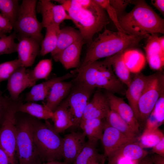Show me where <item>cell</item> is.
<instances>
[{
    "instance_id": "cell-1",
    "label": "cell",
    "mask_w": 164,
    "mask_h": 164,
    "mask_svg": "<svg viewBox=\"0 0 164 164\" xmlns=\"http://www.w3.org/2000/svg\"><path fill=\"white\" fill-rule=\"evenodd\" d=\"M62 5L89 45L94 35L109 23L105 10L94 0H55Z\"/></svg>"
},
{
    "instance_id": "cell-2",
    "label": "cell",
    "mask_w": 164,
    "mask_h": 164,
    "mask_svg": "<svg viewBox=\"0 0 164 164\" xmlns=\"http://www.w3.org/2000/svg\"><path fill=\"white\" fill-rule=\"evenodd\" d=\"M149 36H138L110 31H104L89 45L85 58L78 68L100 59L110 57L122 51L137 47Z\"/></svg>"
},
{
    "instance_id": "cell-3",
    "label": "cell",
    "mask_w": 164,
    "mask_h": 164,
    "mask_svg": "<svg viewBox=\"0 0 164 164\" xmlns=\"http://www.w3.org/2000/svg\"><path fill=\"white\" fill-rule=\"evenodd\" d=\"M129 12L118 18L122 29L127 34L138 36L164 33V20L145 0H134Z\"/></svg>"
},
{
    "instance_id": "cell-4",
    "label": "cell",
    "mask_w": 164,
    "mask_h": 164,
    "mask_svg": "<svg viewBox=\"0 0 164 164\" xmlns=\"http://www.w3.org/2000/svg\"><path fill=\"white\" fill-rule=\"evenodd\" d=\"M73 72L77 73L73 80L75 83L94 89L103 88L114 94H125L126 89L114 73L109 57L77 68Z\"/></svg>"
},
{
    "instance_id": "cell-5",
    "label": "cell",
    "mask_w": 164,
    "mask_h": 164,
    "mask_svg": "<svg viewBox=\"0 0 164 164\" xmlns=\"http://www.w3.org/2000/svg\"><path fill=\"white\" fill-rule=\"evenodd\" d=\"M46 121L43 123L32 117L33 135L38 156L41 162L58 161L63 159V138Z\"/></svg>"
},
{
    "instance_id": "cell-6",
    "label": "cell",
    "mask_w": 164,
    "mask_h": 164,
    "mask_svg": "<svg viewBox=\"0 0 164 164\" xmlns=\"http://www.w3.org/2000/svg\"><path fill=\"white\" fill-rule=\"evenodd\" d=\"M32 119V117L27 114L18 112L16 113V151L18 164L41 162L34 141Z\"/></svg>"
},
{
    "instance_id": "cell-7",
    "label": "cell",
    "mask_w": 164,
    "mask_h": 164,
    "mask_svg": "<svg viewBox=\"0 0 164 164\" xmlns=\"http://www.w3.org/2000/svg\"><path fill=\"white\" fill-rule=\"evenodd\" d=\"M37 2V1L35 0L22 1L13 28L15 29L16 38H31L41 44L43 39L41 33L43 27L36 17Z\"/></svg>"
},
{
    "instance_id": "cell-8",
    "label": "cell",
    "mask_w": 164,
    "mask_h": 164,
    "mask_svg": "<svg viewBox=\"0 0 164 164\" xmlns=\"http://www.w3.org/2000/svg\"><path fill=\"white\" fill-rule=\"evenodd\" d=\"M21 102L20 98L13 101L9 97L6 116L0 128V146L8 155L12 164H18L16 151L15 118L18 106Z\"/></svg>"
},
{
    "instance_id": "cell-9",
    "label": "cell",
    "mask_w": 164,
    "mask_h": 164,
    "mask_svg": "<svg viewBox=\"0 0 164 164\" xmlns=\"http://www.w3.org/2000/svg\"><path fill=\"white\" fill-rule=\"evenodd\" d=\"M159 71L150 75L139 100L140 121L145 123L162 94L164 92V75Z\"/></svg>"
},
{
    "instance_id": "cell-10",
    "label": "cell",
    "mask_w": 164,
    "mask_h": 164,
    "mask_svg": "<svg viewBox=\"0 0 164 164\" xmlns=\"http://www.w3.org/2000/svg\"><path fill=\"white\" fill-rule=\"evenodd\" d=\"M75 84V85L72 87L69 94L64 101L71 116L73 126L78 127L94 89Z\"/></svg>"
},
{
    "instance_id": "cell-11",
    "label": "cell",
    "mask_w": 164,
    "mask_h": 164,
    "mask_svg": "<svg viewBox=\"0 0 164 164\" xmlns=\"http://www.w3.org/2000/svg\"><path fill=\"white\" fill-rule=\"evenodd\" d=\"M37 9L42 15L43 27L54 24L59 25L66 20H71L63 5H56L48 0H40Z\"/></svg>"
},
{
    "instance_id": "cell-12",
    "label": "cell",
    "mask_w": 164,
    "mask_h": 164,
    "mask_svg": "<svg viewBox=\"0 0 164 164\" xmlns=\"http://www.w3.org/2000/svg\"><path fill=\"white\" fill-rule=\"evenodd\" d=\"M105 94L110 109L116 112L138 135L140 125L131 107L123 98L114 94L107 91Z\"/></svg>"
},
{
    "instance_id": "cell-13",
    "label": "cell",
    "mask_w": 164,
    "mask_h": 164,
    "mask_svg": "<svg viewBox=\"0 0 164 164\" xmlns=\"http://www.w3.org/2000/svg\"><path fill=\"white\" fill-rule=\"evenodd\" d=\"M104 147V155L108 158L123 145L136 141L104 122L103 134L101 140Z\"/></svg>"
},
{
    "instance_id": "cell-14",
    "label": "cell",
    "mask_w": 164,
    "mask_h": 164,
    "mask_svg": "<svg viewBox=\"0 0 164 164\" xmlns=\"http://www.w3.org/2000/svg\"><path fill=\"white\" fill-rule=\"evenodd\" d=\"M86 137L83 132H73L63 138V159L66 164H72L86 143Z\"/></svg>"
},
{
    "instance_id": "cell-15",
    "label": "cell",
    "mask_w": 164,
    "mask_h": 164,
    "mask_svg": "<svg viewBox=\"0 0 164 164\" xmlns=\"http://www.w3.org/2000/svg\"><path fill=\"white\" fill-rule=\"evenodd\" d=\"M150 75L145 76L141 73H136L125 92L129 105L132 109L135 116L140 121L138 108L139 100L149 79Z\"/></svg>"
},
{
    "instance_id": "cell-16",
    "label": "cell",
    "mask_w": 164,
    "mask_h": 164,
    "mask_svg": "<svg viewBox=\"0 0 164 164\" xmlns=\"http://www.w3.org/2000/svg\"><path fill=\"white\" fill-rule=\"evenodd\" d=\"M149 154L136 141L131 142L123 145L108 157V164H117L123 159L138 162Z\"/></svg>"
},
{
    "instance_id": "cell-17",
    "label": "cell",
    "mask_w": 164,
    "mask_h": 164,
    "mask_svg": "<svg viewBox=\"0 0 164 164\" xmlns=\"http://www.w3.org/2000/svg\"><path fill=\"white\" fill-rule=\"evenodd\" d=\"M18 39L19 43H17L16 52L22 67L25 68L31 67L40 52V44L30 37H22Z\"/></svg>"
},
{
    "instance_id": "cell-18",
    "label": "cell",
    "mask_w": 164,
    "mask_h": 164,
    "mask_svg": "<svg viewBox=\"0 0 164 164\" xmlns=\"http://www.w3.org/2000/svg\"><path fill=\"white\" fill-rule=\"evenodd\" d=\"M33 86L30 78L29 70L21 67L8 80L7 89L10 97L12 100L16 101L19 98L20 94L26 89Z\"/></svg>"
},
{
    "instance_id": "cell-19",
    "label": "cell",
    "mask_w": 164,
    "mask_h": 164,
    "mask_svg": "<svg viewBox=\"0 0 164 164\" xmlns=\"http://www.w3.org/2000/svg\"><path fill=\"white\" fill-rule=\"evenodd\" d=\"M110 109L106 94L100 91H97L92 99L87 103L82 119H104L106 118Z\"/></svg>"
},
{
    "instance_id": "cell-20",
    "label": "cell",
    "mask_w": 164,
    "mask_h": 164,
    "mask_svg": "<svg viewBox=\"0 0 164 164\" xmlns=\"http://www.w3.org/2000/svg\"><path fill=\"white\" fill-rule=\"evenodd\" d=\"M157 34L150 35L144 49L147 60L152 70L162 71L164 66V50L159 41Z\"/></svg>"
},
{
    "instance_id": "cell-21",
    "label": "cell",
    "mask_w": 164,
    "mask_h": 164,
    "mask_svg": "<svg viewBox=\"0 0 164 164\" xmlns=\"http://www.w3.org/2000/svg\"><path fill=\"white\" fill-rule=\"evenodd\" d=\"M85 43L81 39L71 45L53 56L67 69L78 68L80 65V58L82 46Z\"/></svg>"
},
{
    "instance_id": "cell-22",
    "label": "cell",
    "mask_w": 164,
    "mask_h": 164,
    "mask_svg": "<svg viewBox=\"0 0 164 164\" xmlns=\"http://www.w3.org/2000/svg\"><path fill=\"white\" fill-rule=\"evenodd\" d=\"M75 73H67L62 76L55 77L42 83L35 84L26 94L25 98L26 102H35L46 99L53 85L57 82L65 81L72 77Z\"/></svg>"
},
{
    "instance_id": "cell-23",
    "label": "cell",
    "mask_w": 164,
    "mask_h": 164,
    "mask_svg": "<svg viewBox=\"0 0 164 164\" xmlns=\"http://www.w3.org/2000/svg\"><path fill=\"white\" fill-rule=\"evenodd\" d=\"M73 86L72 82L60 81L51 87L46 98L45 105L53 112L63 99L69 94Z\"/></svg>"
},
{
    "instance_id": "cell-24",
    "label": "cell",
    "mask_w": 164,
    "mask_h": 164,
    "mask_svg": "<svg viewBox=\"0 0 164 164\" xmlns=\"http://www.w3.org/2000/svg\"><path fill=\"white\" fill-rule=\"evenodd\" d=\"M51 119L53 122L54 129L59 134L73 126L71 116L65 101H62L53 112Z\"/></svg>"
},
{
    "instance_id": "cell-25",
    "label": "cell",
    "mask_w": 164,
    "mask_h": 164,
    "mask_svg": "<svg viewBox=\"0 0 164 164\" xmlns=\"http://www.w3.org/2000/svg\"><path fill=\"white\" fill-rule=\"evenodd\" d=\"M81 39H84L79 30L69 26L60 29L56 46L51 53V56H53L73 43Z\"/></svg>"
},
{
    "instance_id": "cell-26",
    "label": "cell",
    "mask_w": 164,
    "mask_h": 164,
    "mask_svg": "<svg viewBox=\"0 0 164 164\" xmlns=\"http://www.w3.org/2000/svg\"><path fill=\"white\" fill-rule=\"evenodd\" d=\"M97 142L88 140L72 164H91L104 161L105 156L97 152Z\"/></svg>"
},
{
    "instance_id": "cell-27",
    "label": "cell",
    "mask_w": 164,
    "mask_h": 164,
    "mask_svg": "<svg viewBox=\"0 0 164 164\" xmlns=\"http://www.w3.org/2000/svg\"><path fill=\"white\" fill-rule=\"evenodd\" d=\"M103 119H82L79 127L83 130L88 140L97 142L101 138L104 127Z\"/></svg>"
},
{
    "instance_id": "cell-28",
    "label": "cell",
    "mask_w": 164,
    "mask_h": 164,
    "mask_svg": "<svg viewBox=\"0 0 164 164\" xmlns=\"http://www.w3.org/2000/svg\"><path fill=\"white\" fill-rule=\"evenodd\" d=\"M123 57L126 66L132 73H139L145 64V56L141 51L135 48L124 51Z\"/></svg>"
},
{
    "instance_id": "cell-29",
    "label": "cell",
    "mask_w": 164,
    "mask_h": 164,
    "mask_svg": "<svg viewBox=\"0 0 164 164\" xmlns=\"http://www.w3.org/2000/svg\"><path fill=\"white\" fill-rule=\"evenodd\" d=\"M17 112L27 114L37 119L45 120L51 119L53 112L44 104H40L32 102H21L17 108Z\"/></svg>"
},
{
    "instance_id": "cell-30",
    "label": "cell",
    "mask_w": 164,
    "mask_h": 164,
    "mask_svg": "<svg viewBox=\"0 0 164 164\" xmlns=\"http://www.w3.org/2000/svg\"><path fill=\"white\" fill-rule=\"evenodd\" d=\"M124 51L109 57L113 71L120 80L128 87L132 81L130 72L125 65L123 57Z\"/></svg>"
},
{
    "instance_id": "cell-31",
    "label": "cell",
    "mask_w": 164,
    "mask_h": 164,
    "mask_svg": "<svg viewBox=\"0 0 164 164\" xmlns=\"http://www.w3.org/2000/svg\"><path fill=\"white\" fill-rule=\"evenodd\" d=\"M164 122V92L156 103L145 122V130L159 128Z\"/></svg>"
},
{
    "instance_id": "cell-32",
    "label": "cell",
    "mask_w": 164,
    "mask_h": 164,
    "mask_svg": "<svg viewBox=\"0 0 164 164\" xmlns=\"http://www.w3.org/2000/svg\"><path fill=\"white\" fill-rule=\"evenodd\" d=\"M60 25L54 24L46 28V35L41 44L39 52L41 55L44 56L48 53H51L56 49L60 29Z\"/></svg>"
},
{
    "instance_id": "cell-33",
    "label": "cell",
    "mask_w": 164,
    "mask_h": 164,
    "mask_svg": "<svg viewBox=\"0 0 164 164\" xmlns=\"http://www.w3.org/2000/svg\"><path fill=\"white\" fill-rule=\"evenodd\" d=\"M105 119L109 125L128 137L136 140L137 135L115 111L110 109Z\"/></svg>"
},
{
    "instance_id": "cell-34",
    "label": "cell",
    "mask_w": 164,
    "mask_h": 164,
    "mask_svg": "<svg viewBox=\"0 0 164 164\" xmlns=\"http://www.w3.org/2000/svg\"><path fill=\"white\" fill-rule=\"evenodd\" d=\"M52 68L51 60L45 59L40 61L33 70H29L30 78L33 85L39 80L48 79Z\"/></svg>"
},
{
    "instance_id": "cell-35",
    "label": "cell",
    "mask_w": 164,
    "mask_h": 164,
    "mask_svg": "<svg viewBox=\"0 0 164 164\" xmlns=\"http://www.w3.org/2000/svg\"><path fill=\"white\" fill-rule=\"evenodd\" d=\"M20 5L17 0H0L1 14L12 25L13 27L17 19Z\"/></svg>"
},
{
    "instance_id": "cell-36",
    "label": "cell",
    "mask_w": 164,
    "mask_h": 164,
    "mask_svg": "<svg viewBox=\"0 0 164 164\" xmlns=\"http://www.w3.org/2000/svg\"><path fill=\"white\" fill-rule=\"evenodd\" d=\"M164 138V134L159 128L152 130H144L138 143L144 149L152 148Z\"/></svg>"
},
{
    "instance_id": "cell-37",
    "label": "cell",
    "mask_w": 164,
    "mask_h": 164,
    "mask_svg": "<svg viewBox=\"0 0 164 164\" xmlns=\"http://www.w3.org/2000/svg\"><path fill=\"white\" fill-rule=\"evenodd\" d=\"M16 38V35L15 32L0 38V55L17 52V43L15 41Z\"/></svg>"
},
{
    "instance_id": "cell-38",
    "label": "cell",
    "mask_w": 164,
    "mask_h": 164,
    "mask_svg": "<svg viewBox=\"0 0 164 164\" xmlns=\"http://www.w3.org/2000/svg\"><path fill=\"white\" fill-rule=\"evenodd\" d=\"M21 67L18 59L0 64V83L8 80L13 73Z\"/></svg>"
},
{
    "instance_id": "cell-39",
    "label": "cell",
    "mask_w": 164,
    "mask_h": 164,
    "mask_svg": "<svg viewBox=\"0 0 164 164\" xmlns=\"http://www.w3.org/2000/svg\"><path fill=\"white\" fill-rule=\"evenodd\" d=\"M94 0L105 10L108 17L112 21L116 26L118 31L121 33L127 34L121 26L116 12L114 8L110 4L109 0Z\"/></svg>"
},
{
    "instance_id": "cell-40",
    "label": "cell",
    "mask_w": 164,
    "mask_h": 164,
    "mask_svg": "<svg viewBox=\"0 0 164 164\" xmlns=\"http://www.w3.org/2000/svg\"><path fill=\"white\" fill-rule=\"evenodd\" d=\"M133 1L109 0L110 4L115 10L118 18L125 13L127 7L129 4H132Z\"/></svg>"
},
{
    "instance_id": "cell-41",
    "label": "cell",
    "mask_w": 164,
    "mask_h": 164,
    "mask_svg": "<svg viewBox=\"0 0 164 164\" xmlns=\"http://www.w3.org/2000/svg\"><path fill=\"white\" fill-rule=\"evenodd\" d=\"M9 97L3 95L0 90V128L3 124L7 112Z\"/></svg>"
},
{
    "instance_id": "cell-42",
    "label": "cell",
    "mask_w": 164,
    "mask_h": 164,
    "mask_svg": "<svg viewBox=\"0 0 164 164\" xmlns=\"http://www.w3.org/2000/svg\"><path fill=\"white\" fill-rule=\"evenodd\" d=\"M13 29L9 22L0 13V32L6 34L10 32Z\"/></svg>"
},
{
    "instance_id": "cell-43",
    "label": "cell",
    "mask_w": 164,
    "mask_h": 164,
    "mask_svg": "<svg viewBox=\"0 0 164 164\" xmlns=\"http://www.w3.org/2000/svg\"><path fill=\"white\" fill-rule=\"evenodd\" d=\"M152 152L164 157V138L152 148Z\"/></svg>"
},
{
    "instance_id": "cell-44",
    "label": "cell",
    "mask_w": 164,
    "mask_h": 164,
    "mask_svg": "<svg viewBox=\"0 0 164 164\" xmlns=\"http://www.w3.org/2000/svg\"><path fill=\"white\" fill-rule=\"evenodd\" d=\"M0 164H12L8 155L0 146Z\"/></svg>"
},
{
    "instance_id": "cell-45",
    "label": "cell",
    "mask_w": 164,
    "mask_h": 164,
    "mask_svg": "<svg viewBox=\"0 0 164 164\" xmlns=\"http://www.w3.org/2000/svg\"><path fill=\"white\" fill-rule=\"evenodd\" d=\"M151 3L159 11L164 15V0H151Z\"/></svg>"
},
{
    "instance_id": "cell-46",
    "label": "cell",
    "mask_w": 164,
    "mask_h": 164,
    "mask_svg": "<svg viewBox=\"0 0 164 164\" xmlns=\"http://www.w3.org/2000/svg\"><path fill=\"white\" fill-rule=\"evenodd\" d=\"M152 158L153 164H164V157L155 154Z\"/></svg>"
},
{
    "instance_id": "cell-47",
    "label": "cell",
    "mask_w": 164,
    "mask_h": 164,
    "mask_svg": "<svg viewBox=\"0 0 164 164\" xmlns=\"http://www.w3.org/2000/svg\"><path fill=\"white\" fill-rule=\"evenodd\" d=\"M137 164H153L152 158L148 155L139 161Z\"/></svg>"
},
{
    "instance_id": "cell-48",
    "label": "cell",
    "mask_w": 164,
    "mask_h": 164,
    "mask_svg": "<svg viewBox=\"0 0 164 164\" xmlns=\"http://www.w3.org/2000/svg\"><path fill=\"white\" fill-rule=\"evenodd\" d=\"M37 164H66L64 162H62L59 161H54L47 162H41Z\"/></svg>"
},
{
    "instance_id": "cell-49",
    "label": "cell",
    "mask_w": 164,
    "mask_h": 164,
    "mask_svg": "<svg viewBox=\"0 0 164 164\" xmlns=\"http://www.w3.org/2000/svg\"><path fill=\"white\" fill-rule=\"evenodd\" d=\"M159 41L161 48L164 50V36L159 37Z\"/></svg>"
},
{
    "instance_id": "cell-50",
    "label": "cell",
    "mask_w": 164,
    "mask_h": 164,
    "mask_svg": "<svg viewBox=\"0 0 164 164\" xmlns=\"http://www.w3.org/2000/svg\"><path fill=\"white\" fill-rule=\"evenodd\" d=\"M104 161H103V162H95L91 164H104Z\"/></svg>"
},
{
    "instance_id": "cell-51",
    "label": "cell",
    "mask_w": 164,
    "mask_h": 164,
    "mask_svg": "<svg viewBox=\"0 0 164 164\" xmlns=\"http://www.w3.org/2000/svg\"><path fill=\"white\" fill-rule=\"evenodd\" d=\"M6 36V34L0 32V38Z\"/></svg>"
}]
</instances>
